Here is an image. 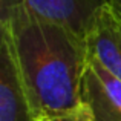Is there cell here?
<instances>
[{
    "label": "cell",
    "mask_w": 121,
    "mask_h": 121,
    "mask_svg": "<svg viewBox=\"0 0 121 121\" xmlns=\"http://www.w3.org/2000/svg\"><path fill=\"white\" fill-rule=\"evenodd\" d=\"M0 121H35L9 37L0 29Z\"/></svg>",
    "instance_id": "obj_5"
},
{
    "label": "cell",
    "mask_w": 121,
    "mask_h": 121,
    "mask_svg": "<svg viewBox=\"0 0 121 121\" xmlns=\"http://www.w3.org/2000/svg\"><path fill=\"white\" fill-rule=\"evenodd\" d=\"M104 2L109 3V5L112 6L117 12H118V15L121 17V0H104Z\"/></svg>",
    "instance_id": "obj_7"
},
{
    "label": "cell",
    "mask_w": 121,
    "mask_h": 121,
    "mask_svg": "<svg viewBox=\"0 0 121 121\" xmlns=\"http://www.w3.org/2000/svg\"><path fill=\"white\" fill-rule=\"evenodd\" d=\"M81 98L95 121H121V80L94 58H89L83 75Z\"/></svg>",
    "instance_id": "obj_4"
},
{
    "label": "cell",
    "mask_w": 121,
    "mask_h": 121,
    "mask_svg": "<svg viewBox=\"0 0 121 121\" xmlns=\"http://www.w3.org/2000/svg\"><path fill=\"white\" fill-rule=\"evenodd\" d=\"M34 118L83 103L81 84L89 61L84 37L22 6L0 12Z\"/></svg>",
    "instance_id": "obj_1"
},
{
    "label": "cell",
    "mask_w": 121,
    "mask_h": 121,
    "mask_svg": "<svg viewBox=\"0 0 121 121\" xmlns=\"http://www.w3.org/2000/svg\"><path fill=\"white\" fill-rule=\"evenodd\" d=\"M35 121H95V120L91 107L86 103H81L80 106L74 107V109L54 113V115L40 117V118H35Z\"/></svg>",
    "instance_id": "obj_6"
},
{
    "label": "cell",
    "mask_w": 121,
    "mask_h": 121,
    "mask_svg": "<svg viewBox=\"0 0 121 121\" xmlns=\"http://www.w3.org/2000/svg\"><path fill=\"white\" fill-rule=\"evenodd\" d=\"M104 0H0V12L22 6L34 15L65 25L84 37Z\"/></svg>",
    "instance_id": "obj_3"
},
{
    "label": "cell",
    "mask_w": 121,
    "mask_h": 121,
    "mask_svg": "<svg viewBox=\"0 0 121 121\" xmlns=\"http://www.w3.org/2000/svg\"><path fill=\"white\" fill-rule=\"evenodd\" d=\"M84 40L89 58L121 80V17L109 3H101Z\"/></svg>",
    "instance_id": "obj_2"
}]
</instances>
